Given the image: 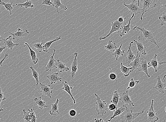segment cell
I'll return each instance as SVG.
<instances>
[{
	"instance_id": "obj_50",
	"label": "cell",
	"mask_w": 166,
	"mask_h": 122,
	"mask_svg": "<svg viewBox=\"0 0 166 122\" xmlns=\"http://www.w3.org/2000/svg\"><path fill=\"white\" fill-rule=\"evenodd\" d=\"M163 64H166V61L160 62H159V65H163Z\"/></svg>"
},
{
	"instance_id": "obj_23",
	"label": "cell",
	"mask_w": 166,
	"mask_h": 122,
	"mask_svg": "<svg viewBox=\"0 0 166 122\" xmlns=\"http://www.w3.org/2000/svg\"><path fill=\"white\" fill-rule=\"evenodd\" d=\"M133 41L137 45V49L138 50L137 51L141 53L143 56L146 55H147V48L144 46L143 42H138L135 40H134Z\"/></svg>"
},
{
	"instance_id": "obj_53",
	"label": "cell",
	"mask_w": 166,
	"mask_h": 122,
	"mask_svg": "<svg viewBox=\"0 0 166 122\" xmlns=\"http://www.w3.org/2000/svg\"><path fill=\"white\" fill-rule=\"evenodd\" d=\"M161 7H166V5H161Z\"/></svg>"
},
{
	"instance_id": "obj_1",
	"label": "cell",
	"mask_w": 166,
	"mask_h": 122,
	"mask_svg": "<svg viewBox=\"0 0 166 122\" xmlns=\"http://www.w3.org/2000/svg\"><path fill=\"white\" fill-rule=\"evenodd\" d=\"M132 30L140 32L141 35L138 37L139 40L142 42L144 41L151 42L154 44L158 48H159V45L155 39V34L153 32L140 26H135Z\"/></svg>"
},
{
	"instance_id": "obj_19",
	"label": "cell",
	"mask_w": 166,
	"mask_h": 122,
	"mask_svg": "<svg viewBox=\"0 0 166 122\" xmlns=\"http://www.w3.org/2000/svg\"><path fill=\"white\" fill-rule=\"evenodd\" d=\"M3 40L5 43V46L8 48V49H11V51L13 50V48L16 46L19 45V43H14L13 42V38L11 36H9L6 39H4L3 38Z\"/></svg>"
},
{
	"instance_id": "obj_39",
	"label": "cell",
	"mask_w": 166,
	"mask_h": 122,
	"mask_svg": "<svg viewBox=\"0 0 166 122\" xmlns=\"http://www.w3.org/2000/svg\"><path fill=\"white\" fill-rule=\"evenodd\" d=\"M140 83L139 81H135L133 78H131L129 83L128 86L127 88V90H129L131 89H133L135 86L136 85Z\"/></svg>"
},
{
	"instance_id": "obj_40",
	"label": "cell",
	"mask_w": 166,
	"mask_h": 122,
	"mask_svg": "<svg viewBox=\"0 0 166 122\" xmlns=\"http://www.w3.org/2000/svg\"><path fill=\"white\" fill-rule=\"evenodd\" d=\"M158 19L160 21V25L161 26L166 25V13H165L162 14L161 17H159Z\"/></svg>"
},
{
	"instance_id": "obj_21",
	"label": "cell",
	"mask_w": 166,
	"mask_h": 122,
	"mask_svg": "<svg viewBox=\"0 0 166 122\" xmlns=\"http://www.w3.org/2000/svg\"><path fill=\"white\" fill-rule=\"evenodd\" d=\"M24 45H25V46H24L25 47H28L30 52L31 60L34 65H35L38 62V61H39L37 57V53L30 47L29 45H28L27 43H25L24 44Z\"/></svg>"
},
{
	"instance_id": "obj_30",
	"label": "cell",
	"mask_w": 166,
	"mask_h": 122,
	"mask_svg": "<svg viewBox=\"0 0 166 122\" xmlns=\"http://www.w3.org/2000/svg\"><path fill=\"white\" fill-rule=\"evenodd\" d=\"M120 70L125 77H128L131 73L132 72V67L129 68L123 65L122 62H120Z\"/></svg>"
},
{
	"instance_id": "obj_24",
	"label": "cell",
	"mask_w": 166,
	"mask_h": 122,
	"mask_svg": "<svg viewBox=\"0 0 166 122\" xmlns=\"http://www.w3.org/2000/svg\"><path fill=\"white\" fill-rule=\"evenodd\" d=\"M157 55L155 54L152 59L148 63L149 68L153 67L155 73L158 71V68L159 65V61L157 60Z\"/></svg>"
},
{
	"instance_id": "obj_33",
	"label": "cell",
	"mask_w": 166,
	"mask_h": 122,
	"mask_svg": "<svg viewBox=\"0 0 166 122\" xmlns=\"http://www.w3.org/2000/svg\"><path fill=\"white\" fill-rule=\"evenodd\" d=\"M105 49L107 51L111 52H114L117 49L116 44L115 43H112V41H109L108 42V44L105 46Z\"/></svg>"
},
{
	"instance_id": "obj_32",
	"label": "cell",
	"mask_w": 166,
	"mask_h": 122,
	"mask_svg": "<svg viewBox=\"0 0 166 122\" xmlns=\"http://www.w3.org/2000/svg\"><path fill=\"white\" fill-rule=\"evenodd\" d=\"M61 36H59L57 37L56 39H54L53 40L46 42L45 44H44V49L43 51L44 52H46L49 54H51L48 52V49H49L50 47L51 46V45L53 43H54V42L58 41L59 40H60L61 39Z\"/></svg>"
},
{
	"instance_id": "obj_31",
	"label": "cell",
	"mask_w": 166,
	"mask_h": 122,
	"mask_svg": "<svg viewBox=\"0 0 166 122\" xmlns=\"http://www.w3.org/2000/svg\"><path fill=\"white\" fill-rule=\"evenodd\" d=\"M122 46V44H121L119 48L115 50L114 53L112 54V55L114 56L116 61H118L119 58L120 57H123L125 53V51H122L121 50V48Z\"/></svg>"
},
{
	"instance_id": "obj_13",
	"label": "cell",
	"mask_w": 166,
	"mask_h": 122,
	"mask_svg": "<svg viewBox=\"0 0 166 122\" xmlns=\"http://www.w3.org/2000/svg\"><path fill=\"white\" fill-rule=\"evenodd\" d=\"M128 91L127 90V91L123 93L121 97L119 98V100L124 105H128L130 106H135L129 95Z\"/></svg>"
},
{
	"instance_id": "obj_25",
	"label": "cell",
	"mask_w": 166,
	"mask_h": 122,
	"mask_svg": "<svg viewBox=\"0 0 166 122\" xmlns=\"http://www.w3.org/2000/svg\"><path fill=\"white\" fill-rule=\"evenodd\" d=\"M63 87H62V89L66 91V93H68L69 95H70L71 97L74 101V104L75 105L76 103L75 100L72 94L71 91V90L72 89V87L70 86L69 85L67 81H64L63 83Z\"/></svg>"
},
{
	"instance_id": "obj_5",
	"label": "cell",
	"mask_w": 166,
	"mask_h": 122,
	"mask_svg": "<svg viewBox=\"0 0 166 122\" xmlns=\"http://www.w3.org/2000/svg\"><path fill=\"white\" fill-rule=\"evenodd\" d=\"M142 11L140 19H143V16L144 14L149 12L150 10L157 7L155 0H141Z\"/></svg>"
},
{
	"instance_id": "obj_10",
	"label": "cell",
	"mask_w": 166,
	"mask_h": 122,
	"mask_svg": "<svg viewBox=\"0 0 166 122\" xmlns=\"http://www.w3.org/2000/svg\"><path fill=\"white\" fill-rule=\"evenodd\" d=\"M46 77L49 80L51 85L57 83H58V84H60V82H62V78L60 77L58 72L54 73L51 71L50 74L46 76Z\"/></svg>"
},
{
	"instance_id": "obj_52",
	"label": "cell",
	"mask_w": 166,
	"mask_h": 122,
	"mask_svg": "<svg viewBox=\"0 0 166 122\" xmlns=\"http://www.w3.org/2000/svg\"><path fill=\"white\" fill-rule=\"evenodd\" d=\"M3 38H2L1 36V35H0V43H1V42L3 40Z\"/></svg>"
},
{
	"instance_id": "obj_8",
	"label": "cell",
	"mask_w": 166,
	"mask_h": 122,
	"mask_svg": "<svg viewBox=\"0 0 166 122\" xmlns=\"http://www.w3.org/2000/svg\"><path fill=\"white\" fill-rule=\"evenodd\" d=\"M154 100H152L150 107L147 112L148 120L151 122H155L158 121L159 119L157 117V113H156L153 108V103Z\"/></svg>"
},
{
	"instance_id": "obj_37",
	"label": "cell",
	"mask_w": 166,
	"mask_h": 122,
	"mask_svg": "<svg viewBox=\"0 0 166 122\" xmlns=\"http://www.w3.org/2000/svg\"><path fill=\"white\" fill-rule=\"evenodd\" d=\"M30 69L32 70V75L34 78L35 79L36 81V86H37L39 84V74L38 72L34 69L33 67H30Z\"/></svg>"
},
{
	"instance_id": "obj_47",
	"label": "cell",
	"mask_w": 166,
	"mask_h": 122,
	"mask_svg": "<svg viewBox=\"0 0 166 122\" xmlns=\"http://www.w3.org/2000/svg\"><path fill=\"white\" fill-rule=\"evenodd\" d=\"M126 19V18L124 17H120L118 18V21L119 22L122 23L125 22V21Z\"/></svg>"
},
{
	"instance_id": "obj_28",
	"label": "cell",
	"mask_w": 166,
	"mask_h": 122,
	"mask_svg": "<svg viewBox=\"0 0 166 122\" xmlns=\"http://www.w3.org/2000/svg\"><path fill=\"white\" fill-rule=\"evenodd\" d=\"M42 96H40L38 97H36L34 99V103H35L39 109L42 110L48 107V106L45 104V102L42 100Z\"/></svg>"
},
{
	"instance_id": "obj_27",
	"label": "cell",
	"mask_w": 166,
	"mask_h": 122,
	"mask_svg": "<svg viewBox=\"0 0 166 122\" xmlns=\"http://www.w3.org/2000/svg\"><path fill=\"white\" fill-rule=\"evenodd\" d=\"M60 60H58L57 61V69L61 73L69 71V68L66 67V64Z\"/></svg>"
},
{
	"instance_id": "obj_51",
	"label": "cell",
	"mask_w": 166,
	"mask_h": 122,
	"mask_svg": "<svg viewBox=\"0 0 166 122\" xmlns=\"http://www.w3.org/2000/svg\"><path fill=\"white\" fill-rule=\"evenodd\" d=\"M163 80L166 83V75H164L163 78Z\"/></svg>"
},
{
	"instance_id": "obj_29",
	"label": "cell",
	"mask_w": 166,
	"mask_h": 122,
	"mask_svg": "<svg viewBox=\"0 0 166 122\" xmlns=\"http://www.w3.org/2000/svg\"><path fill=\"white\" fill-rule=\"evenodd\" d=\"M60 101L58 99H57L55 103L51 104V108L49 113L52 115H56V113L60 114L58 109V103Z\"/></svg>"
},
{
	"instance_id": "obj_6",
	"label": "cell",
	"mask_w": 166,
	"mask_h": 122,
	"mask_svg": "<svg viewBox=\"0 0 166 122\" xmlns=\"http://www.w3.org/2000/svg\"><path fill=\"white\" fill-rule=\"evenodd\" d=\"M123 4L128 9L129 13H131V15H132L133 14H134L135 19L137 15L142 11V10L139 7L140 4L137 0H133L129 4H127L125 3H123Z\"/></svg>"
},
{
	"instance_id": "obj_7",
	"label": "cell",
	"mask_w": 166,
	"mask_h": 122,
	"mask_svg": "<svg viewBox=\"0 0 166 122\" xmlns=\"http://www.w3.org/2000/svg\"><path fill=\"white\" fill-rule=\"evenodd\" d=\"M23 112V118L25 122H35L37 118L36 114L34 111L33 109L22 110Z\"/></svg>"
},
{
	"instance_id": "obj_11",
	"label": "cell",
	"mask_w": 166,
	"mask_h": 122,
	"mask_svg": "<svg viewBox=\"0 0 166 122\" xmlns=\"http://www.w3.org/2000/svg\"><path fill=\"white\" fill-rule=\"evenodd\" d=\"M74 58L71 65L70 75L71 76L72 79L74 78L76 73L78 72V70L79 69L78 65L77 60L78 54V53H75L74 54Z\"/></svg>"
},
{
	"instance_id": "obj_9",
	"label": "cell",
	"mask_w": 166,
	"mask_h": 122,
	"mask_svg": "<svg viewBox=\"0 0 166 122\" xmlns=\"http://www.w3.org/2000/svg\"><path fill=\"white\" fill-rule=\"evenodd\" d=\"M9 33L13 36V40L18 41L23 39L24 37L29 34V33L27 29H26L25 31H23L22 29L18 28L17 32L13 33Z\"/></svg>"
},
{
	"instance_id": "obj_49",
	"label": "cell",
	"mask_w": 166,
	"mask_h": 122,
	"mask_svg": "<svg viewBox=\"0 0 166 122\" xmlns=\"http://www.w3.org/2000/svg\"><path fill=\"white\" fill-rule=\"evenodd\" d=\"M94 121L95 122H104V121L102 118L100 119H97L96 118H94Z\"/></svg>"
},
{
	"instance_id": "obj_43",
	"label": "cell",
	"mask_w": 166,
	"mask_h": 122,
	"mask_svg": "<svg viewBox=\"0 0 166 122\" xmlns=\"http://www.w3.org/2000/svg\"><path fill=\"white\" fill-rule=\"evenodd\" d=\"M108 109L110 111H114L117 109L116 105L114 103H111L108 106Z\"/></svg>"
},
{
	"instance_id": "obj_55",
	"label": "cell",
	"mask_w": 166,
	"mask_h": 122,
	"mask_svg": "<svg viewBox=\"0 0 166 122\" xmlns=\"http://www.w3.org/2000/svg\"><path fill=\"white\" fill-rule=\"evenodd\" d=\"M165 112L166 113V108H165Z\"/></svg>"
},
{
	"instance_id": "obj_36",
	"label": "cell",
	"mask_w": 166,
	"mask_h": 122,
	"mask_svg": "<svg viewBox=\"0 0 166 122\" xmlns=\"http://www.w3.org/2000/svg\"><path fill=\"white\" fill-rule=\"evenodd\" d=\"M13 2L5 3L0 0V5L4 6L6 10L9 12L10 15H12L11 11L13 9Z\"/></svg>"
},
{
	"instance_id": "obj_41",
	"label": "cell",
	"mask_w": 166,
	"mask_h": 122,
	"mask_svg": "<svg viewBox=\"0 0 166 122\" xmlns=\"http://www.w3.org/2000/svg\"><path fill=\"white\" fill-rule=\"evenodd\" d=\"M4 100H7V99H6L5 96L4 95V93L2 91V88L0 86V112L3 110V109L1 108V105L2 101Z\"/></svg>"
},
{
	"instance_id": "obj_54",
	"label": "cell",
	"mask_w": 166,
	"mask_h": 122,
	"mask_svg": "<svg viewBox=\"0 0 166 122\" xmlns=\"http://www.w3.org/2000/svg\"><path fill=\"white\" fill-rule=\"evenodd\" d=\"M137 1H138L139 3V4H140V0H137Z\"/></svg>"
},
{
	"instance_id": "obj_45",
	"label": "cell",
	"mask_w": 166,
	"mask_h": 122,
	"mask_svg": "<svg viewBox=\"0 0 166 122\" xmlns=\"http://www.w3.org/2000/svg\"><path fill=\"white\" fill-rule=\"evenodd\" d=\"M9 57V55L8 54H5L3 58L0 61V68L3 66V64L4 61L7 59Z\"/></svg>"
},
{
	"instance_id": "obj_42",
	"label": "cell",
	"mask_w": 166,
	"mask_h": 122,
	"mask_svg": "<svg viewBox=\"0 0 166 122\" xmlns=\"http://www.w3.org/2000/svg\"><path fill=\"white\" fill-rule=\"evenodd\" d=\"M109 77L111 81H117V77L116 74L111 73L109 75Z\"/></svg>"
},
{
	"instance_id": "obj_14",
	"label": "cell",
	"mask_w": 166,
	"mask_h": 122,
	"mask_svg": "<svg viewBox=\"0 0 166 122\" xmlns=\"http://www.w3.org/2000/svg\"><path fill=\"white\" fill-rule=\"evenodd\" d=\"M56 50L53 49V53L50 57L49 61L45 68V71H51L53 69L57 68V62L54 59V56L55 55Z\"/></svg>"
},
{
	"instance_id": "obj_26",
	"label": "cell",
	"mask_w": 166,
	"mask_h": 122,
	"mask_svg": "<svg viewBox=\"0 0 166 122\" xmlns=\"http://www.w3.org/2000/svg\"><path fill=\"white\" fill-rule=\"evenodd\" d=\"M53 7L56 8L58 14H59V11H58V8L60 7V9L64 10L65 11L66 10L68 9L65 5L61 3V0H53V2L52 3Z\"/></svg>"
},
{
	"instance_id": "obj_44",
	"label": "cell",
	"mask_w": 166,
	"mask_h": 122,
	"mask_svg": "<svg viewBox=\"0 0 166 122\" xmlns=\"http://www.w3.org/2000/svg\"><path fill=\"white\" fill-rule=\"evenodd\" d=\"M69 115L71 117H75L76 119H77V118L76 117V112L75 109H72L69 112Z\"/></svg>"
},
{
	"instance_id": "obj_18",
	"label": "cell",
	"mask_w": 166,
	"mask_h": 122,
	"mask_svg": "<svg viewBox=\"0 0 166 122\" xmlns=\"http://www.w3.org/2000/svg\"><path fill=\"white\" fill-rule=\"evenodd\" d=\"M149 66L146 60L144 59L143 58H142L141 63L140 65L137 69V71L139 72L143 71L145 73L148 77H151L150 75L149 74L148 70Z\"/></svg>"
},
{
	"instance_id": "obj_3",
	"label": "cell",
	"mask_w": 166,
	"mask_h": 122,
	"mask_svg": "<svg viewBox=\"0 0 166 122\" xmlns=\"http://www.w3.org/2000/svg\"><path fill=\"white\" fill-rule=\"evenodd\" d=\"M125 25H126V24L125 22L121 23L119 22L118 20L112 22L110 24L111 27L110 31L108 35L104 37H100V40L102 41L103 40L106 39L115 32H117L119 33V32L122 30L123 27Z\"/></svg>"
},
{
	"instance_id": "obj_38",
	"label": "cell",
	"mask_w": 166,
	"mask_h": 122,
	"mask_svg": "<svg viewBox=\"0 0 166 122\" xmlns=\"http://www.w3.org/2000/svg\"><path fill=\"white\" fill-rule=\"evenodd\" d=\"M33 47L37 50L38 52L42 53L44 49V44L42 43H38L34 44L33 45Z\"/></svg>"
},
{
	"instance_id": "obj_20",
	"label": "cell",
	"mask_w": 166,
	"mask_h": 122,
	"mask_svg": "<svg viewBox=\"0 0 166 122\" xmlns=\"http://www.w3.org/2000/svg\"><path fill=\"white\" fill-rule=\"evenodd\" d=\"M126 109V105H123L122 106L118 108L117 109L115 110L114 112V114L112 117H111L110 119L107 121V122H110L111 120L114 119L115 117H119L122 115V113Z\"/></svg>"
},
{
	"instance_id": "obj_35",
	"label": "cell",
	"mask_w": 166,
	"mask_h": 122,
	"mask_svg": "<svg viewBox=\"0 0 166 122\" xmlns=\"http://www.w3.org/2000/svg\"><path fill=\"white\" fill-rule=\"evenodd\" d=\"M119 98L120 97L118 91H114L110 102L111 103H114L117 108V106L119 100Z\"/></svg>"
},
{
	"instance_id": "obj_34",
	"label": "cell",
	"mask_w": 166,
	"mask_h": 122,
	"mask_svg": "<svg viewBox=\"0 0 166 122\" xmlns=\"http://www.w3.org/2000/svg\"><path fill=\"white\" fill-rule=\"evenodd\" d=\"M15 6L19 7H24L26 9L28 8H33L34 7V5L33 4L32 2L31 1H29V0H27V1L23 4H16Z\"/></svg>"
},
{
	"instance_id": "obj_2",
	"label": "cell",
	"mask_w": 166,
	"mask_h": 122,
	"mask_svg": "<svg viewBox=\"0 0 166 122\" xmlns=\"http://www.w3.org/2000/svg\"><path fill=\"white\" fill-rule=\"evenodd\" d=\"M145 109L141 112L134 113L133 110H131L126 106V109L119 117L123 122H134L135 120L139 115H142L144 113Z\"/></svg>"
},
{
	"instance_id": "obj_15",
	"label": "cell",
	"mask_w": 166,
	"mask_h": 122,
	"mask_svg": "<svg viewBox=\"0 0 166 122\" xmlns=\"http://www.w3.org/2000/svg\"><path fill=\"white\" fill-rule=\"evenodd\" d=\"M141 57L140 53L137 51V54L135 57V58L134 60L133 61L131 62L128 65L129 66H131L132 67V72L135 71V70H137V69H138V68L140 66V65L141 61Z\"/></svg>"
},
{
	"instance_id": "obj_46",
	"label": "cell",
	"mask_w": 166,
	"mask_h": 122,
	"mask_svg": "<svg viewBox=\"0 0 166 122\" xmlns=\"http://www.w3.org/2000/svg\"><path fill=\"white\" fill-rule=\"evenodd\" d=\"M42 4L46 5L51 6L52 5V3L51 1V0H43Z\"/></svg>"
},
{
	"instance_id": "obj_22",
	"label": "cell",
	"mask_w": 166,
	"mask_h": 122,
	"mask_svg": "<svg viewBox=\"0 0 166 122\" xmlns=\"http://www.w3.org/2000/svg\"><path fill=\"white\" fill-rule=\"evenodd\" d=\"M131 17L129 20L128 24L127 25H125L123 27V28L122 30V32H121L120 34V36L121 37L124 36L127 34H128L130 32L131 29V22L133 18L134 17V14H133L132 15H131Z\"/></svg>"
},
{
	"instance_id": "obj_17",
	"label": "cell",
	"mask_w": 166,
	"mask_h": 122,
	"mask_svg": "<svg viewBox=\"0 0 166 122\" xmlns=\"http://www.w3.org/2000/svg\"><path fill=\"white\" fill-rule=\"evenodd\" d=\"M134 41L131 42L128 47V50L127 51V53L126 57H125V62L127 65H128L131 62H132L135 57L134 54L131 51V47L132 44L133 43Z\"/></svg>"
},
{
	"instance_id": "obj_4",
	"label": "cell",
	"mask_w": 166,
	"mask_h": 122,
	"mask_svg": "<svg viewBox=\"0 0 166 122\" xmlns=\"http://www.w3.org/2000/svg\"><path fill=\"white\" fill-rule=\"evenodd\" d=\"M94 95L96 97L97 100L96 110L98 115H101L104 116L106 114L108 109L106 102V101L101 100L100 97L97 94L95 93Z\"/></svg>"
},
{
	"instance_id": "obj_48",
	"label": "cell",
	"mask_w": 166,
	"mask_h": 122,
	"mask_svg": "<svg viewBox=\"0 0 166 122\" xmlns=\"http://www.w3.org/2000/svg\"><path fill=\"white\" fill-rule=\"evenodd\" d=\"M6 48H7L5 46H3L2 45H0V55H1L2 53L4 50H5Z\"/></svg>"
},
{
	"instance_id": "obj_12",
	"label": "cell",
	"mask_w": 166,
	"mask_h": 122,
	"mask_svg": "<svg viewBox=\"0 0 166 122\" xmlns=\"http://www.w3.org/2000/svg\"><path fill=\"white\" fill-rule=\"evenodd\" d=\"M39 84L40 92L43 95L47 96L48 97L51 98V94L53 93L52 90L54 89V88L52 87L50 85L46 84L39 83Z\"/></svg>"
},
{
	"instance_id": "obj_16",
	"label": "cell",
	"mask_w": 166,
	"mask_h": 122,
	"mask_svg": "<svg viewBox=\"0 0 166 122\" xmlns=\"http://www.w3.org/2000/svg\"><path fill=\"white\" fill-rule=\"evenodd\" d=\"M161 76H158L156 85L153 87V89L163 94H164V91L166 89V83H164L161 81Z\"/></svg>"
},
{
	"instance_id": "obj_56",
	"label": "cell",
	"mask_w": 166,
	"mask_h": 122,
	"mask_svg": "<svg viewBox=\"0 0 166 122\" xmlns=\"http://www.w3.org/2000/svg\"><path fill=\"white\" fill-rule=\"evenodd\" d=\"M90 1V0H88L89 1Z\"/></svg>"
}]
</instances>
